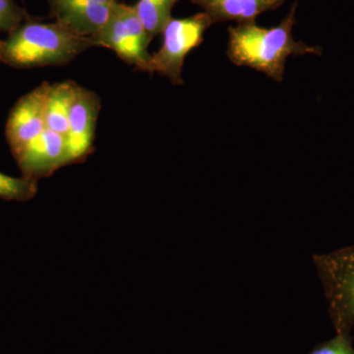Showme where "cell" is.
<instances>
[{"mask_svg": "<svg viewBox=\"0 0 354 354\" xmlns=\"http://www.w3.org/2000/svg\"><path fill=\"white\" fill-rule=\"evenodd\" d=\"M335 332L354 327V245L313 257Z\"/></svg>", "mask_w": 354, "mask_h": 354, "instance_id": "3", "label": "cell"}, {"mask_svg": "<svg viewBox=\"0 0 354 354\" xmlns=\"http://www.w3.org/2000/svg\"><path fill=\"white\" fill-rule=\"evenodd\" d=\"M178 0H138L133 9L151 38L162 34Z\"/></svg>", "mask_w": 354, "mask_h": 354, "instance_id": "12", "label": "cell"}, {"mask_svg": "<svg viewBox=\"0 0 354 354\" xmlns=\"http://www.w3.org/2000/svg\"><path fill=\"white\" fill-rule=\"evenodd\" d=\"M23 176L32 180L53 176L69 165L68 149L64 135L46 130L16 158Z\"/></svg>", "mask_w": 354, "mask_h": 354, "instance_id": "9", "label": "cell"}, {"mask_svg": "<svg viewBox=\"0 0 354 354\" xmlns=\"http://www.w3.org/2000/svg\"><path fill=\"white\" fill-rule=\"evenodd\" d=\"M31 18L32 16L14 0H0V32L8 34Z\"/></svg>", "mask_w": 354, "mask_h": 354, "instance_id": "14", "label": "cell"}, {"mask_svg": "<svg viewBox=\"0 0 354 354\" xmlns=\"http://www.w3.org/2000/svg\"><path fill=\"white\" fill-rule=\"evenodd\" d=\"M90 39L95 46L113 50L125 64L151 73L152 55L148 46L152 38L133 6L116 2L106 24Z\"/></svg>", "mask_w": 354, "mask_h": 354, "instance_id": "4", "label": "cell"}, {"mask_svg": "<svg viewBox=\"0 0 354 354\" xmlns=\"http://www.w3.org/2000/svg\"><path fill=\"white\" fill-rule=\"evenodd\" d=\"M94 46L90 38L77 36L57 22L32 17L0 41V62L17 69L62 66Z\"/></svg>", "mask_w": 354, "mask_h": 354, "instance_id": "2", "label": "cell"}, {"mask_svg": "<svg viewBox=\"0 0 354 354\" xmlns=\"http://www.w3.org/2000/svg\"><path fill=\"white\" fill-rule=\"evenodd\" d=\"M78 84L71 80L50 84L46 104V128L66 138L69 128V114L74 93Z\"/></svg>", "mask_w": 354, "mask_h": 354, "instance_id": "11", "label": "cell"}, {"mask_svg": "<svg viewBox=\"0 0 354 354\" xmlns=\"http://www.w3.org/2000/svg\"><path fill=\"white\" fill-rule=\"evenodd\" d=\"M213 21L202 12L187 18H171L162 30V44L151 60V73L157 72L176 86L183 85L184 59L203 43Z\"/></svg>", "mask_w": 354, "mask_h": 354, "instance_id": "5", "label": "cell"}, {"mask_svg": "<svg viewBox=\"0 0 354 354\" xmlns=\"http://www.w3.org/2000/svg\"><path fill=\"white\" fill-rule=\"evenodd\" d=\"M44 82L18 100L7 120L6 136L13 158H17L46 130V95Z\"/></svg>", "mask_w": 354, "mask_h": 354, "instance_id": "6", "label": "cell"}, {"mask_svg": "<svg viewBox=\"0 0 354 354\" xmlns=\"http://www.w3.org/2000/svg\"><path fill=\"white\" fill-rule=\"evenodd\" d=\"M308 354H354L351 334L337 333L335 337L318 344Z\"/></svg>", "mask_w": 354, "mask_h": 354, "instance_id": "15", "label": "cell"}, {"mask_svg": "<svg viewBox=\"0 0 354 354\" xmlns=\"http://www.w3.org/2000/svg\"><path fill=\"white\" fill-rule=\"evenodd\" d=\"M38 193V181L13 177L0 172V198L6 201L26 202Z\"/></svg>", "mask_w": 354, "mask_h": 354, "instance_id": "13", "label": "cell"}, {"mask_svg": "<svg viewBox=\"0 0 354 354\" xmlns=\"http://www.w3.org/2000/svg\"><path fill=\"white\" fill-rule=\"evenodd\" d=\"M297 3L276 27L264 28L255 22L228 28L227 57L237 66H247L281 82L286 62L290 55H320L322 48L295 41L292 36Z\"/></svg>", "mask_w": 354, "mask_h": 354, "instance_id": "1", "label": "cell"}, {"mask_svg": "<svg viewBox=\"0 0 354 354\" xmlns=\"http://www.w3.org/2000/svg\"><path fill=\"white\" fill-rule=\"evenodd\" d=\"M50 17L77 36L91 38L104 27L118 0H46Z\"/></svg>", "mask_w": 354, "mask_h": 354, "instance_id": "8", "label": "cell"}, {"mask_svg": "<svg viewBox=\"0 0 354 354\" xmlns=\"http://www.w3.org/2000/svg\"><path fill=\"white\" fill-rule=\"evenodd\" d=\"M101 109V99L97 93L77 85L66 136L69 165L81 164L94 153L95 127Z\"/></svg>", "mask_w": 354, "mask_h": 354, "instance_id": "7", "label": "cell"}, {"mask_svg": "<svg viewBox=\"0 0 354 354\" xmlns=\"http://www.w3.org/2000/svg\"><path fill=\"white\" fill-rule=\"evenodd\" d=\"M211 18L213 23L255 22L267 11L276 10L286 0H190Z\"/></svg>", "mask_w": 354, "mask_h": 354, "instance_id": "10", "label": "cell"}]
</instances>
